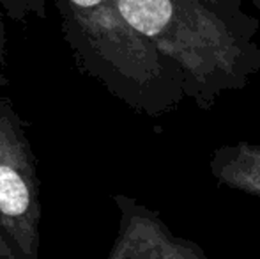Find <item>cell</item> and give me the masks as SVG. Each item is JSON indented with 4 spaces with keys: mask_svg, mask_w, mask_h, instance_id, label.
I'll return each mask as SVG.
<instances>
[{
    "mask_svg": "<svg viewBox=\"0 0 260 259\" xmlns=\"http://www.w3.org/2000/svg\"><path fill=\"white\" fill-rule=\"evenodd\" d=\"M202 2L207 4L211 9L218 11L223 16L232 18V20H239V21L257 20L255 16H250L248 13H244V9H243L244 0H202Z\"/></svg>",
    "mask_w": 260,
    "mask_h": 259,
    "instance_id": "52a82bcc",
    "label": "cell"
},
{
    "mask_svg": "<svg viewBox=\"0 0 260 259\" xmlns=\"http://www.w3.org/2000/svg\"><path fill=\"white\" fill-rule=\"evenodd\" d=\"M209 172L219 187L260 199V140L221 144L212 151Z\"/></svg>",
    "mask_w": 260,
    "mask_h": 259,
    "instance_id": "5b68a950",
    "label": "cell"
},
{
    "mask_svg": "<svg viewBox=\"0 0 260 259\" xmlns=\"http://www.w3.org/2000/svg\"><path fill=\"white\" fill-rule=\"evenodd\" d=\"M6 16L18 23H25L30 18H45V0H0Z\"/></svg>",
    "mask_w": 260,
    "mask_h": 259,
    "instance_id": "8992f818",
    "label": "cell"
},
{
    "mask_svg": "<svg viewBox=\"0 0 260 259\" xmlns=\"http://www.w3.org/2000/svg\"><path fill=\"white\" fill-rule=\"evenodd\" d=\"M126 21L181 69L186 100L212 108L260 73L258 18L239 21L202 0H117Z\"/></svg>",
    "mask_w": 260,
    "mask_h": 259,
    "instance_id": "6da1fadb",
    "label": "cell"
},
{
    "mask_svg": "<svg viewBox=\"0 0 260 259\" xmlns=\"http://www.w3.org/2000/svg\"><path fill=\"white\" fill-rule=\"evenodd\" d=\"M13 100L0 96V259H39L41 181Z\"/></svg>",
    "mask_w": 260,
    "mask_h": 259,
    "instance_id": "3957f363",
    "label": "cell"
},
{
    "mask_svg": "<svg viewBox=\"0 0 260 259\" xmlns=\"http://www.w3.org/2000/svg\"><path fill=\"white\" fill-rule=\"evenodd\" d=\"M4 7L0 4V76H2V69L6 64V27H4Z\"/></svg>",
    "mask_w": 260,
    "mask_h": 259,
    "instance_id": "ba28073f",
    "label": "cell"
},
{
    "mask_svg": "<svg viewBox=\"0 0 260 259\" xmlns=\"http://www.w3.org/2000/svg\"><path fill=\"white\" fill-rule=\"evenodd\" d=\"M251 4H253V7H255V9H257L258 18H260V0H251Z\"/></svg>",
    "mask_w": 260,
    "mask_h": 259,
    "instance_id": "9c48e42d",
    "label": "cell"
},
{
    "mask_svg": "<svg viewBox=\"0 0 260 259\" xmlns=\"http://www.w3.org/2000/svg\"><path fill=\"white\" fill-rule=\"evenodd\" d=\"M78 69L145 118H165L186 100L181 69L140 36L117 0H55Z\"/></svg>",
    "mask_w": 260,
    "mask_h": 259,
    "instance_id": "7a4b0ae2",
    "label": "cell"
},
{
    "mask_svg": "<svg viewBox=\"0 0 260 259\" xmlns=\"http://www.w3.org/2000/svg\"><path fill=\"white\" fill-rule=\"evenodd\" d=\"M112 199L119 225L108 259H209L200 243L172 231L156 210L124 194Z\"/></svg>",
    "mask_w": 260,
    "mask_h": 259,
    "instance_id": "277c9868",
    "label": "cell"
}]
</instances>
